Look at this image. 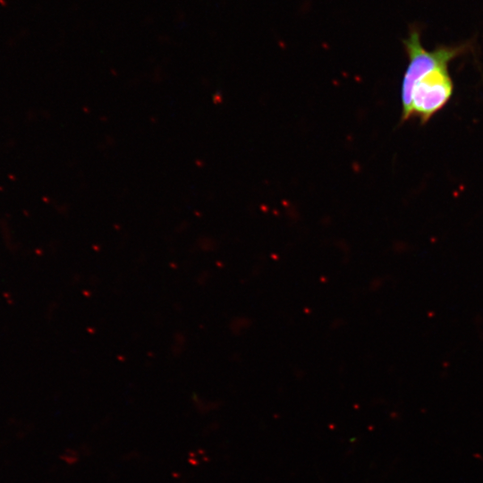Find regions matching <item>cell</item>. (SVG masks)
<instances>
[{"instance_id": "obj_1", "label": "cell", "mask_w": 483, "mask_h": 483, "mask_svg": "<svg viewBox=\"0 0 483 483\" xmlns=\"http://www.w3.org/2000/svg\"><path fill=\"white\" fill-rule=\"evenodd\" d=\"M453 82L448 66L437 67L419 77L413 84L407 106L402 110L401 120L418 117L428 123L450 100Z\"/></svg>"}, {"instance_id": "obj_2", "label": "cell", "mask_w": 483, "mask_h": 483, "mask_svg": "<svg viewBox=\"0 0 483 483\" xmlns=\"http://www.w3.org/2000/svg\"><path fill=\"white\" fill-rule=\"evenodd\" d=\"M403 45L409 63L401 85L402 109L407 106L411 88L419 77L437 67L448 66L466 48L465 46L440 47L428 51L421 45L419 33L416 30L411 31Z\"/></svg>"}]
</instances>
